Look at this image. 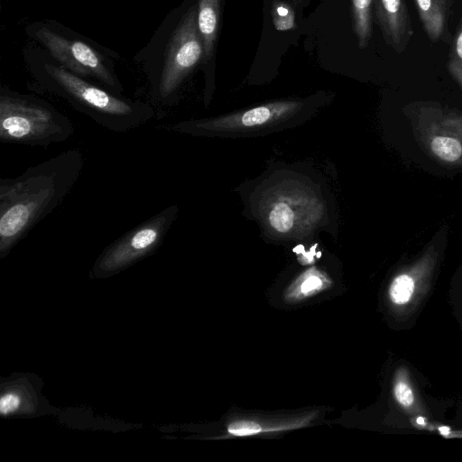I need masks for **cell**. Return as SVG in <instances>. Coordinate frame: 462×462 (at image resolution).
Instances as JSON below:
<instances>
[{
  "label": "cell",
  "mask_w": 462,
  "mask_h": 462,
  "mask_svg": "<svg viewBox=\"0 0 462 462\" xmlns=\"http://www.w3.org/2000/svg\"><path fill=\"white\" fill-rule=\"evenodd\" d=\"M249 183L242 194L245 214L264 238L301 241L337 228L334 199L313 170L301 164L270 166Z\"/></svg>",
  "instance_id": "1"
},
{
  "label": "cell",
  "mask_w": 462,
  "mask_h": 462,
  "mask_svg": "<svg viewBox=\"0 0 462 462\" xmlns=\"http://www.w3.org/2000/svg\"><path fill=\"white\" fill-rule=\"evenodd\" d=\"M84 158L69 149L14 178L0 180V255L56 208L79 179Z\"/></svg>",
  "instance_id": "2"
},
{
  "label": "cell",
  "mask_w": 462,
  "mask_h": 462,
  "mask_svg": "<svg viewBox=\"0 0 462 462\" xmlns=\"http://www.w3.org/2000/svg\"><path fill=\"white\" fill-rule=\"evenodd\" d=\"M320 106L312 98L276 100L218 116L180 121L167 128L198 137H258L299 126Z\"/></svg>",
  "instance_id": "3"
},
{
  "label": "cell",
  "mask_w": 462,
  "mask_h": 462,
  "mask_svg": "<svg viewBox=\"0 0 462 462\" xmlns=\"http://www.w3.org/2000/svg\"><path fill=\"white\" fill-rule=\"evenodd\" d=\"M50 88L100 126L125 133L152 119L153 109L99 88L63 67H44Z\"/></svg>",
  "instance_id": "4"
},
{
  "label": "cell",
  "mask_w": 462,
  "mask_h": 462,
  "mask_svg": "<svg viewBox=\"0 0 462 462\" xmlns=\"http://www.w3.org/2000/svg\"><path fill=\"white\" fill-rule=\"evenodd\" d=\"M74 131L71 120L49 103L7 89L1 90V143L46 148L67 141Z\"/></svg>",
  "instance_id": "5"
},
{
  "label": "cell",
  "mask_w": 462,
  "mask_h": 462,
  "mask_svg": "<svg viewBox=\"0 0 462 462\" xmlns=\"http://www.w3.org/2000/svg\"><path fill=\"white\" fill-rule=\"evenodd\" d=\"M198 10L191 6L177 26L157 81L155 98L164 106L173 105L181 84L203 59V43L198 28Z\"/></svg>",
  "instance_id": "6"
},
{
  "label": "cell",
  "mask_w": 462,
  "mask_h": 462,
  "mask_svg": "<svg viewBox=\"0 0 462 462\" xmlns=\"http://www.w3.org/2000/svg\"><path fill=\"white\" fill-rule=\"evenodd\" d=\"M178 214L179 207L171 205L127 231L105 249L97 268L116 271L152 253L162 245Z\"/></svg>",
  "instance_id": "7"
},
{
  "label": "cell",
  "mask_w": 462,
  "mask_h": 462,
  "mask_svg": "<svg viewBox=\"0 0 462 462\" xmlns=\"http://www.w3.org/2000/svg\"><path fill=\"white\" fill-rule=\"evenodd\" d=\"M36 36L61 67L80 77L95 78L115 93L121 91L118 81L101 56L89 45L68 40L46 28L40 29Z\"/></svg>",
  "instance_id": "8"
},
{
  "label": "cell",
  "mask_w": 462,
  "mask_h": 462,
  "mask_svg": "<svg viewBox=\"0 0 462 462\" xmlns=\"http://www.w3.org/2000/svg\"><path fill=\"white\" fill-rule=\"evenodd\" d=\"M423 134L426 148L438 161L448 164L462 163V117L440 114Z\"/></svg>",
  "instance_id": "9"
},
{
  "label": "cell",
  "mask_w": 462,
  "mask_h": 462,
  "mask_svg": "<svg viewBox=\"0 0 462 462\" xmlns=\"http://www.w3.org/2000/svg\"><path fill=\"white\" fill-rule=\"evenodd\" d=\"M373 5L386 43L402 53L413 34L405 0H374Z\"/></svg>",
  "instance_id": "10"
},
{
  "label": "cell",
  "mask_w": 462,
  "mask_h": 462,
  "mask_svg": "<svg viewBox=\"0 0 462 462\" xmlns=\"http://www.w3.org/2000/svg\"><path fill=\"white\" fill-rule=\"evenodd\" d=\"M198 28L203 43V61L208 62L214 52L217 37L220 0H199Z\"/></svg>",
  "instance_id": "11"
},
{
  "label": "cell",
  "mask_w": 462,
  "mask_h": 462,
  "mask_svg": "<svg viewBox=\"0 0 462 462\" xmlns=\"http://www.w3.org/2000/svg\"><path fill=\"white\" fill-rule=\"evenodd\" d=\"M425 32L431 42L442 36L447 18L446 0H414Z\"/></svg>",
  "instance_id": "12"
},
{
  "label": "cell",
  "mask_w": 462,
  "mask_h": 462,
  "mask_svg": "<svg viewBox=\"0 0 462 462\" xmlns=\"http://www.w3.org/2000/svg\"><path fill=\"white\" fill-rule=\"evenodd\" d=\"M329 283L330 281L325 273L317 268H310L294 281L287 296L291 300H301L319 292Z\"/></svg>",
  "instance_id": "13"
},
{
  "label": "cell",
  "mask_w": 462,
  "mask_h": 462,
  "mask_svg": "<svg viewBox=\"0 0 462 462\" xmlns=\"http://www.w3.org/2000/svg\"><path fill=\"white\" fill-rule=\"evenodd\" d=\"M374 0H351L353 25L359 48L367 46L372 35Z\"/></svg>",
  "instance_id": "14"
},
{
  "label": "cell",
  "mask_w": 462,
  "mask_h": 462,
  "mask_svg": "<svg viewBox=\"0 0 462 462\" xmlns=\"http://www.w3.org/2000/svg\"><path fill=\"white\" fill-rule=\"evenodd\" d=\"M304 422L291 421L274 425H263L254 420H235L228 423L226 431L228 434L236 437H246L259 434L261 432L282 431L295 429L303 425Z\"/></svg>",
  "instance_id": "15"
},
{
  "label": "cell",
  "mask_w": 462,
  "mask_h": 462,
  "mask_svg": "<svg viewBox=\"0 0 462 462\" xmlns=\"http://www.w3.org/2000/svg\"><path fill=\"white\" fill-rule=\"evenodd\" d=\"M415 290V281L407 273H400L392 281L389 287V297L393 303L403 305L409 302Z\"/></svg>",
  "instance_id": "16"
},
{
  "label": "cell",
  "mask_w": 462,
  "mask_h": 462,
  "mask_svg": "<svg viewBox=\"0 0 462 462\" xmlns=\"http://www.w3.org/2000/svg\"><path fill=\"white\" fill-rule=\"evenodd\" d=\"M448 69L453 79L462 87V19L450 49Z\"/></svg>",
  "instance_id": "17"
},
{
  "label": "cell",
  "mask_w": 462,
  "mask_h": 462,
  "mask_svg": "<svg viewBox=\"0 0 462 462\" xmlns=\"http://www.w3.org/2000/svg\"><path fill=\"white\" fill-rule=\"evenodd\" d=\"M272 18L276 30L287 31L294 26L292 8L281 0L273 1L272 5Z\"/></svg>",
  "instance_id": "18"
},
{
  "label": "cell",
  "mask_w": 462,
  "mask_h": 462,
  "mask_svg": "<svg viewBox=\"0 0 462 462\" xmlns=\"http://www.w3.org/2000/svg\"><path fill=\"white\" fill-rule=\"evenodd\" d=\"M393 395L397 402L404 408H410L414 403V394L407 378L403 375L396 377L393 385Z\"/></svg>",
  "instance_id": "19"
},
{
  "label": "cell",
  "mask_w": 462,
  "mask_h": 462,
  "mask_svg": "<svg viewBox=\"0 0 462 462\" xmlns=\"http://www.w3.org/2000/svg\"><path fill=\"white\" fill-rule=\"evenodd\" d=\"M20 404V398L14 393L5 394L0 400V411L7 414L17 409Z\"/></svg>",
  "instance_id": "20"
},
{
  "label": "cell",
  "mask_w": 462,
  "mask_h": 462,
  "mask_svg": "<svg viewBox=\"0 0 462 462\" xmlns=\"http://www.w3.org/2000/svg\"><path fill=\"white\" fill-rule=\"evenodd\" d=\"M439 431L441 434L448 436L450 433V430L448 427H440Z\"/></svg>",
  "instance_id": "21"
}]
</instances>
